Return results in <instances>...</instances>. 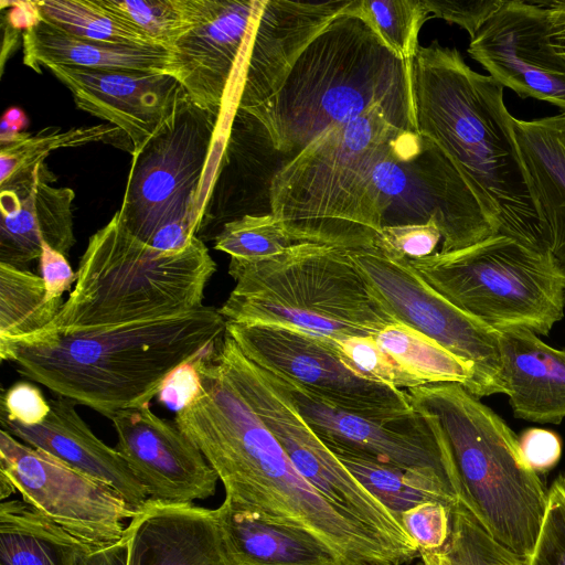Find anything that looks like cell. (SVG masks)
Here are the masks:
<instances>
[{
	"label": "cell",
	"mask_w": 565,
	"mask_h": 565,
	"mask_svg": "<svg viewBox=\"0 0 565 565\" xmlns=\"http://www.w3.org/2000/svg\"><path fill=\"white\" fill-rule=\"evenodd\" d=\"M124 136L118 127L110 124L68 130L47 128L35 135L21 132L15 140L0 148L1 190L31 178L34 169L53 150L100 141L120 147L118 142Z\"/></svg>",
	"instance_id": "32"
},
{
	"label": "cell",
	"mask_w": 565,
	"mask_h": 565,
	"mask_svg": "<svg viewBox=\"0 0 565 565\" xmlns=\"http://www.w3.org/2000/svg\"><path fill=\"white\" fill-rule=\"evenodd\" d=\"M375 340L402 369L425 385L458 383L467 388L472 380L473 370L467 362L404 323L385 327Z\"/></svg>",
	"instance_id": "31"
},
{
	"label": "cell",
	"mask_w": 565,
	"mask_h": 565,
	"mask_svg": "<svg viewBox=\"0 0 565 565\" xmlns=\"http://www.w3.org/2000/svg\"><path fill=\"white\" fill-rule=\"evenodd\" d=\"M157 46L171 50L196 20L199 0H98Z\"/></svg>",
	"instance_id": "34"
},
{
	"label": "cell",
	"mask_w": 565,
	"mask_h": 565,
	"mask_svg": "<svg viewBox=\"0 0 565 565\" xmlns=\"http://www.w3.org/2000/svg\"><path fill=\"white\" fill-rule=\"evenodd\" d=\"M468 53L503 87L565 111V60L550 42L545 1L505 0L470 41Z\"/></svg>",
	"instance_id": "17"
},
{
	"label": "cell",
	"mask_w": 565,
	"mask_h": 565,
	"mask_svg": "<svg viewBox=\"0 0 565 565\" xmlns=\"http://www.w3.org/2000/svg\"><path fill=\"white\" fill-rule=\"evenodd\" d=\"M518 441L522 460L536 473L552 469L561 458L562 440L553 430L527 428Z\"/></svg>",
	"instance_id": "44"
},
{
	"label": "cell",
	"mask_w": 565,
	"mask_h": 565,
	"mask_svg": "<svg viewBox=\"0 0 565 565\" xmlns=\"http://www.w3.org/2000/svg\"><path fill=\"white\" fill-rule=\"evenodd\" d=\"M412 63L395 55L361 17L337 15L300 53L279 90L244 110L271 146L298 153L324 131L375 109L418 132Z\"/></svg>",
	"instance_id": "4"
},
{
	"label": "cell",
	"mask_w": 565,
	"mask_h": 565,
	"mask_svg": "<svg viewBox=\"0 0 565 565\" xmlns=\"http://www.w3.org/2000/svg\"><path fill=\"white\" fill-rule=\"evenodd\" d=\"M109 419L118 437L116 450L148 497L192 503L214 495L216 472L175 422L157 416L149 405L117 412Z\"/></svg>",
	"instance_id": "18"
},
{
	"label": "cell",
	"mask_w": 565,
	"mask_h": 565,
	"mask_svg": "<svg viewBox=\"0 0 565 565\" xmlns=\"http://www.w3.org/2000/svg\"><path fill=\"white\" fill-rule=\"evenodd\" d=\"M328 448L399 521L403 512L426 501H438L451 508L463 502L459 491L435 475L408 471L342 448Z\"/></svg>",
	"instance_id": "29"
},
{
	"label": "cell",
	"mask_w": 565,
	"mask_h": 565,
	"mask_svg": "<svg viewBox=\"0 0 565 565\" xmlns=\"http://www.w3.org/2000/svg\"><path fill=\"white\" fill-rule=\"evenodd\" d=\"M441 239L435 218L423 224L385 226L375 238L373 247L387 254L406 258H423L435 254Z\"/></svg>",
	"instance_id": "41"
},
{
	"label": "cell",
	"mask_w": 565,
	"mask_h": 565,
	"mask_svg": "<svg viewBox=\"0 0 565 565\" xmlns=\"http://www.w3.org/2000/svg\"><path fill=\"white\" fill-rule=\"evenodd\" d=\"M412 72L418 132L450 159L498 234L548 255L503 86L438 41L418 46Z\"/></svg>",
	"instance_id": "2"
},
{
	"label": "cell",
	"mask_w": 565,
	"mask_h": 565,
	"mask_svg": "<svg viewBox=\"0 0 565 565\" xmlns=\"http://www.w3.org/2000/svg\"><path fill=\"white\" fill-rule=\"evenodd\" d=\"M341 360L362 377L398 390L425 385L402 369L377 344L375 335L334 340Z\"/></svg>",
	"instance_id": "38"
},
{
	"label": "cell",
	"mask_w": 565,
	"mask_h": 565,
	"mask_svg": "<svg viewBox=\"0 0 565 565\" xmlns=\"http://www.w3.org/2000/svg\"><path fill=\"white\" fill-rule=\"evenodd\" d=\"M216 270L204 242L166 254L131 235L117 212L88 241L76 281L42 331L75 334L188 313Z\"/></svg>",
	"instance_id": "6"
},
{
	"label": "cell",
	"mask_w": 565,
	"mask_h": 565,
	"mask_svg": "<svg viewBox=\"0 0 565 565\" xmlns=\"http://www.w3.org/2000/svg\"><path fill=\"white\" fill-rule=\"evenodd\" d=\"M50 409L41 390L29 382L13 384L1 397V417L23 425L43 423Z\"/></svg>",
	"instance_id": "43"
},
{
	"label": "cell",
	"mask_w": 565,
	"mask_h": 565,
	"mask_svg": "<svg viewBox=\"0 0 565 565\" xmlns=\"http://www.w3.org/2000/svg\"><path fill=\"white\" fill-rule=\"evenodd\" d=\"M228 274L236 284L220 308L226 322L333 340L376 335L398 322L345 249L298 243L262 260L231 258Z\"/></svg>",
	"instance_id": "7"
},
{
	"label": "cell",
	"mask_w": 565,
	"mask_h": 565,
	"mask_svg": "<svg viewBox=\"0 0 565 565\" xmlns=\"http://www.w3.org/2000/svg\"><path fill=\"white\" fill-rule=\"evenodd\" d=\"M548 12L550 42L565 60V1H545Z\"/></svg>",
	"instance_id": "48"
},
{
	"label": "cell",
	"mask_w": 565,
	"mask_h": 565,
	"mask_svg": "<svg viewBox=\"0 0 565 565\" xmlns=\"http://www.w3.org/2000/svg\"><path fill=\"white\" fill-rule=\"evenodd\" d=\"M440 553L450 565H525L488 534L465 502L452 509L450 541Z\"/></svg>",
	"instance_id": "37"
},
{
	"label": "cell",
	"mask_w": 565,
	"mask_h": 565,
	"mask_svg": "<svg viewBox=\"0 0 565 565\" xmlns=\"http://www.w3.org/2000/svg\"><path fill=\"white\" fill-rule=\"evenodd\" d=\"M54 175L44 162L25 181L0 193V263L26 269L39 259L43 243L68 254L73 232L74 191L50 185Z\"/></svg>",
	"instance_id": "22"
},
{
	"label": "cell",
	"mask_w": 565,
	"mask_h": 565,
	"mask_svg": "<svg viewBox=\"0 0 565 565\" xmlns=\"http://www.w3.org/2000/svg\"><path fill=\"white\" fill-rule=\"evenodd\" d=\"M345 12L364 19L399 58L413 62L418 34L429 19L424 0H352Z\"/></svg>",
	"instance_id": "35"
},
{
	"label": "cell",
	"mask_w": 565,
	"mask_h": 565,
	"mask_svg": "<svg viewBox=\"0 0 565 565\" xmlns=\"http://www.w3.org/2000/svg\"><path fill=\"white\" fill-rule=\"evenodd\" d=\"M505 0H424L429 14L465 29L471 40Z\"/></svg>",
	"instance_id": "42"
},
{
	"label": "cell",
	"mask_w": 565,
	"mask_h": 565,
	"mask_svg": "<svg viewBox=\"0 0 565 565\" xmlns=\"http://www.w3.org/2000/svg\"><path fill=\"white\" fill-rule=\"evenodd\" d=\"M36 6L42 19L76 36L116 45L159 47L98 0H41Z\"/></svg>",
	"instance_id": "33"
},
{
	"label": "cell",
	"mask_w": 565,
	"mask_h": 565,
	"mask_svg": "<svg viewBox=\"0 0 565 565\" xmlns=\"http://www.w3.org/2000/svg\"><path fill=\"white\" fill-rule=\"evenodd\" d=\"M22 41L23 63L38 73L49 65L168 73L170 62L169 50L86 40L44 19L26 29Z\"/></svg>",
	"instance_id": "27"
},
{
	"label": "cell",
	"mask_w": 565,
	"mask_h": 565,
	"mask_svg": "<svg viewBox=\"0 0 565 565\" xmlns=\"http://www.w3.org/2000/svg\"><path fill=\"white\" fill-rule=\"evenodd\" d=\"M39 260L49 300L62 299L63 294L76 281V273L73 271L65 255L45 242Z\"/></svg>",
	"instance_id": "46"
},
{
	"label": "cell",
	"mask_w": 565,
	"mask_h": 565,
	"mask_svg": "<svg viewBox=\"0 0 565 565\" xmlns=\"http://www.w3.org/2000/svg\"><path fill=\"white\" fill-rule=\"evenodd\" d=\"M452 509L438 501H426L401 514V522L419 553L443 551L452 532Z\"/></svg>",
	"instance_id": "40"
},
{
	"label": "cell",
	"mask_w": 565,
	"mask_h": 565,
	"mask_svg": "<svg viewBox=\"0 0 565 565\" xmlns=\"http://www.w3.org/2000/svg\"><path fill=\"white\" fill-rule=\"evenodd\" d=\"M407 260L444 298L497 331L547 335L564 317L565 276L547 254L512 237Z\"/></svg>",
	"instance_id": "9"
},
{
	"label": "cell",
	"mask_w": 565,
	"mask_h": 565,
	"mask_svg": "<svg viewBox=\"0 0 565 565\" xmlns=\"http://www.w3.org/2000/svg\"><path fill=\"white\" fill-rule=\"evenodd\" d=\"M413 408L437 417L468 509L499 544L526 561L544 519L548 489L521 458L518 436L458 383L405 390Z\"/></svg>",
	"instance_id": "8"
},
{
	"label": "cell",
	"mask_w": 565,
	"mask_h": 565,
	"mask_svg": "<svg viewBox=\"0 0 565 565\" xmlns=\"http://www.w3.org/2000/svg\"><path fill=\"white\" fill-rule=\"evenodd\" d=\"M504 394L516 418L559 424L565 418V348L525 328L500 331Z\"/></svg>",
	"instance_id": "24"
},
{
	"label": "cell",
	"mask_w": 565,
	"mask_h": 565,
	"mask_svg": "<svg viewBox=\"0 0 565 565\" xmlns=\"http://www.w3.org/2000/svg\"><path fill=\"white\" fill-rule=\"evenodd\" d=\"M195 360L180 364L164 379L157 394L161 404L179 412L201 394L202 382Z\"/></svg>",
	"instance_id": "45"
},
{
	"label": "cell",
	"mask_w": 565,
	"mask_h": 565,
	"mask_svg": "<svg viewBox=\"0 0 565 565\" xmlns=\"http://www.w3.org/2000/svg\"><path fill=\"white\" fill-rule=\"evenodd\" d=\"M64 301L49 300L41 276L0 263V342L17 341L45 329Z\"/></svg>",
	"instance_id": "30"
},
{
	"label": "cell",
	"mask_w": 565,
	"mask_h": 565,
	"mask_svg": "<svg viewBox=\"0 0 565 565\" xmlns=\"http://www.w3.org/2000/svg\"><path fill=\"white\" fill-rule=\"evenodd\" d=\"M127 565H233L214 510L149 498L129 521Z\"/></svg>",
	"instance_id": "21"
},
{
	"label": "cell",
	"mask_w": 565,
	"mask_h": 565,
	"mask_svg": "<svg viewBox=\"0 0 565 565\" xmlns=\"http://www.w3.org/2000/svg\"><path fill=\"white\" fill-rule=\"evenodd\" d=\"M94 550L24 501L0 504V565H78Z\"/></svg>",
	"instance_id": "28"
},
{
	"label": "cell",
	"mask_w": 565,
	"mask_h": 565,
	"mask_svg": "<svg viewBox=\"0 0 565 565\" xmlns=\"http://www.w3.org/2000/svg\"><path fill=\"white\" fill-rule=\"evenodd\" d=\"M26 117L24 113L19 108L8 109L1 119L0 130V142L1 146L12 142L21 134L22 129L26 125Z\"/></svg>",
	"instance_id": "49"
},
{
	"label": "cell",
	"mask_w": 565,
	"mask_h": 565,
	"mask_svg": "<svg viewBox=\"0 0 565 565\" xmlns=\"http://www.w3.org/2000/svg\"><path fill=\"white\" fill-rule=\"evenodd\" d=\"M49 403L51 409L43 423L28 426L1 417V428L22 443L109 484L138 511L149 498L122 456L94 435L75 411L74 402L57 396Z\"/></svg>",
	"instance_id": "23"
},
{
	"label": "cell",
	"mask_w": 565,
	"mask_h": 565,
	"mask_svg": "<svg viewBox=\"0 0 565 565\" xmlns=\"http://www.w3.org/2000/svg\"><path fill=\"white\" fill-rule=\"evenodd\" d=\"M226 323L248 360L333 407L379 422L415 411L405 390L369 381L350 369L333 339L277 324Z\"/></svg>",
	"instance_id": "12"
},
{
	"label": "cell",
	"mask_w": 565,
	"mask_h": 565,
	"mask_svg": "<svg viewBox=\"0 0 565 565\" xmlns=\"http://www.w3.org/2000/svg\"><path fill=\"white\" fill-rule=\"evenodd\" d=\"M15 488L10 479L2 472H0V498L1 500L8 498L15 492Z\"/></svg>",
	"instance_id": "51"
},
{
	"label": "cell",
	"mask_w": 565,
	"mask_h": 565,
	"mask_svg": "<svg viewBox=\"0 0 565 565\" xmlns=\"http://www.w3.org/2000/svg\"><path fill=\"white\" fill-rule=\"evenodd\" d=\"M217 362L300 476L331 507L375 535L406 563L419 556L417 545L402 522L353 477L231 337L225 339Z\"/></svg>",
	"instance_id": "10"
},
{
	"label": "cell",
	"mask_w": 565,
	"mask_h": 565,
	"mask_svg": "<svg viewBox=\"0 0 565 565\" xmlns=\"http://www.w3.org/2000/svg\"><path fill=\"white\" fill-rule=\"evenodd\" d=\"M262 371L327 447L354 451L408 471L435 475L463 495L450 446L431 413L414 408L398 419L379 422L333 407L290 381Z\"/></svg>",
	"instance_id": "15"
},
{
	"label": "cell",
	"mask_w": 565,
	"mask_h": 565,
	"mask_svg": "<svg viewBox=\"0 0 565 565\" xmlns=\"http://www.w3.org/2000/svg\"><path fill=\"white\" fill-rule=\"evenodd\" d=\"M513 129L546 228L548 255L565 276V111L534 120L513 118Z\"/></svg>",
	"instance_id": "25"
},
{
	"label": "cell",
	"mask_w": 565,
	"mask_h": 565,
	"mask_svg": "<svg viewBox=\"0 0 565 565\" xmlns=\"http://www.w3.org/2000/svg\"><path fill=\"white\" fill-rule=\"evenodd\" d=\"M352 0H258L228 82L216 134L227 136L238 109L266 103L282 86L306 46Z\"/></svg>",
	"instance_id": "16"
},
{
	"label": "cell",
	"mask_w": 565,
	"mask_h": 565,
	"mask_svg": "<svg viewBox=\"0 0 565 565\" xmlns=\"http://www.w3.org/2000/svg\"><path fill=\"white\" fill-rule=\"evenodd\" d=\"M127 536L119 542L96 548L81 558L78 565H127Z\"/></svg>",
	"instance_id": "47"
},
{
	"label": "cell",
	"mask_w": 565,
	"mask_h": 565,
	"mask_svg": "<svg viewBox=\"0 0 565 565\" xmlns=\"http://www.w3.org/2000/svg\"><path fill=\"white\" fill-rule=\"evenodd\" d=\"M343 565H345V564H343Z\"/></svg>",
	"instance_id": "52"
},
{
	"label": "cell",
	"mask_w": 565,
	"mask_h": 565,
	"mask_svg": "<svg viewBox=\"0 0 565 565\" xmlns=\"http://www.w3.org/2000/svg\"><path fill=\"white\" fill-rule=\"evenodd\" d=\"M0 472L23 501L85 544L99 548L126 535L134 509L113 487L0 430Z\"/></svg>",
	"instance_id": "14"
},
{
	"label": "cell",
	"mask_w": 565,
	"mask_h": 565,
	"mask_svg": "<svg viewBox=\"0 0 565 565\" xmlns=\"http://www.w3.org/2000/svg\"><path fill=\"white\" fill-rule=\"evenodd\" d=\"M218 115L186 96L174 114L132 154L121 206L126 230L148 244L162 226L188 221L196 234L201 221L198 196Z\"/></svg>",
	"instance_id": "11"
},
{
	"label": "cell",
	"mask_w": 565,
	"mask_h": 565,
	"mask_svg": "<svg viewBox=\"0 0 565 565\" xmlns=\"http://www.w3.org/2000/svg\"><path fill=\"white\" fill-rule=\"evenodd\" d=\"M214 241L215 249L243 262L269 258L298 244L271 213L244 214L228 221L220 228Z\"/></svg>",
	"instance_id": "36"
},
{
	"label": "cell",
	"mask_w": 565,
	"mask_h": 565,
	"mask_svg": "<svg viewBox=\"0 0 565 565\" xmlns=\"http://www.w3.org/2000/svg\"><path fill=\"white\" fill-rule=\"evenodd\" d=\"M422 565H450L440 552L419 553Z\"/></svg>",
	"instance_id": "50"
},
{
	"label": "cell",
	"mask_w": 565,
	"mask_h": 565,
	"mask_svg": "<svg viewBox=\"0 0 565 565\" xmlns=\"http://www.w3.org/2000/svg\"><path fill=\"white\" fill-rule=\"evenodd\" d=\"M220 309L75 334L40 331L0 342V358L57 396L110 418L150 405L177 366L198 359L226 333Z\"/></svg>",
	"instance_id": "3"
},
{
	"label": "cell",
	"mask_w": 565,
	"mask_h": 565,
	"mask_svg": "<svg viewBox=\"0 0 565 565\" xmlns=\"http://www.w3.org/2000/svg\"><path fill=\"white\" fill-rule=\"evenodd\" d=\"M217 344L195 360L202 392L177 412L174 422L216 472L225 498L271 522L311 533L347 565L406 564L384 542L340 514L300 476L222 372Z\"/></svg>",
	"instance_id": "1"
},
{
	"label": "cell",
	"mask_w": 565,
	"mask_h": 565,
	"mask_svg": "<svg viewBox=\"0 0 565 565\" xmlns=\"http://www.w3.org/2000/svg\"><path fill=\"white\" fill-rule=\"evenodd\" d=\"M348 254L401 323L434 340L473 370L466 391L477 398L503 393L500 331L463 312L433 289L406 257L376 247Z\"/></svg>",
	"instance_id": "13"
},
{
	"label": "cell",
	"mask_w": 565,
	"mask_h": 565,
	"mask_svg": "<svg viewBox=\"0 0 565 565\" xmlns=\"http://www.w3.org/2000/svg\"><path fill=\"white\" fill-rule=\"evenodd\" d=\"M214 513L233 565L344 564L311 533L271 522L227 498Z\"/></svg>",
	"instance_id": "26"
},
{
	"label": "cell",
	"mask_w": 565,
	"mask_h": 565,
	"mask_svg": "<svg viewBox=\"0 0 565 565\" xmlns=\"http://www.w3.org/2000/svg\"><path fill=\"white\" fill-rule=\"evenodd\" d=\"M46 68L73 95L76 106L118 127L139 151L188 96L169 73L92 70L64 65Z\"/></svg>",
	"instance_id": "19"
},
{
	"label": "cell",
	"mask_w": 565,
	"mask_h": 565,
	"mask_svg": "<svg viewBox=\"0 0 565 565\" xmlns=\"http://www.w3.org/2000/svg\"><path fill=\"white\" fill-rule=\"evenodd\" d=\"M258 0H199L196 20L172 46L168 73L202 109L220 116Z\"/></svg>",
	"instance_id": "20"
},
{
	"label": "cell",
	"mask_w": 565,
	"mask_h": 565,
	"mask_svg": "<svg viewBox=\"0 0 565 565\" xmlns=\"http://www.w3.org/2000/svg\"><path fill=\"white\" fill-rule=\"evenodd\" d=\"M435 218L439 253L498 234L444 151L419 132L395 129L367 146L344 172L329 221L339 247L371 248L385 226Z\"/></svg>",
	"instance_id": "5"
},
{
	"label": "cell",
	"mask_w": 565,
	"mask_h": 565,
	"mask_svg": "<svg viewBox=\"0 0 565 565\" xmlns=\"http://www.w3.org/2000/svg\"><path fill=\"white\" fill-rule=\"evenodd\" d=\"M525 565H565V475L548 488L541 530Z\"/></svg>",
	"instance_id": "39"
}]
</instances>
